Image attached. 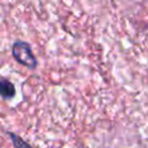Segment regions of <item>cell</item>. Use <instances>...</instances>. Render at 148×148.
<instances>
[{
    "instance_id": "6da1fadb",
    "label": "cell",
    "mask_w": 148,
    "mask_h": 148,
    "mask_svg": "<svg viewBox=\"0 0 148 148\" xmlns=\"http://www.w3.org/2000/svg\"><path fill=\"white\" fill-rule=\"evenodd\" d=\"M12 56L18 64L29 69H35L37 67V59L31 50V46L27 42H14L12 46Z\"/></svg>"
},
{
    "instance_id": "7a4b0ae2",
    "label": "cell",
    "mask_w": 148,
    "mask_h": 148,
    "mask_svg": "<svg viewBox=\"0 0 148 148\" xmlns=\"http://www.w3.org/2000/svg\"><path fill=\"white\" fill-rule=\"evenodd\" d=\"M15 86L7 79H1L0 80V96L6 98V99H10L15 96Z\"/></svg>"
},
{
    "instance_id": "3957f363",
    "label": "cell",
    "mask_w": 148,
    "mask_h": 148,
    "mask_svg": "<svg viewBox=\"0 0 148 148\" xmlns=\"http://www.w3.org/2000/svg\"><path fill=\"white\" fill-rule=\"evenodd\" d=\"M7 134L9 135L12 142H13V146L14 148H32L27 141H24L20 135H17L16 133H13V132H7Z\"/></svg>"
}]
</instances>
